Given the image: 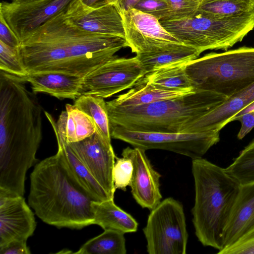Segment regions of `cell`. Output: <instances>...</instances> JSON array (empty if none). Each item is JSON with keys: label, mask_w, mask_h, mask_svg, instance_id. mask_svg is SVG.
<instances>
[{"label": "cell", "mask_w": 254, "mask_h": 254, "mask_svg": "<svg viewBox=\"0 0 254 254\" xmlns=\"http://www.w3.org/2000/svg\"><path fill=\"white\" fill-rule=\"evenodd\" d=\"M149 254H185L189 234L183 206L172 197L151 209L143 229Z\"/></svg>", "instance_id": "9c48e42d"}, {"label": "cell", "mask_w": 254, "mask_h": 254, "mask_svg": "<svg viewBox=\"0 0 254 254\" xmlns=\"http://www.w3.org/2000/svg\"><path fill=\"white\" fill-rule=\"evenodd\" d=\"M160 21L181 43L200 53L209 50L227 51L254 29V9L229 17L214 16L197 10L184 18Z\"/></svg>", "instance_id": "52a82bcc"}, {"label": "cell", "mask_w": 254, "mask_h": 254, "mask_svg": "<svg viewBox=\"0 0 254 254\" xmlns=\"http://www.w3.org/2000/svg\"><path fill=\"white\" fill-rule=\"evenodd\" d=\"M74 0H37L18 3L2 1L0 14L20 42L49 20L65 12Z\"/></svg>", "instance_id": "8fae6325"}, {"label": "cell", "mask_w": 254, "mask_h": 254, "mask_svg": "<svg viewBox=\"0 0 254 254\" xmlns=\"http://www.w3.org/2000/svg\"><path fill=\"white\" fill-rule=\"evenodd\" d=\"M33 93H45L59 99L75 100L79 96L82 77L59 72L28 73L22 77Z\"/></svg>", "instance_id": "ffe728a7"}, {"label": "cell", "mask_w": 254, "mask_h": 254, "mask_svg": "<svg viewBox=\"0 0 254 254\" xmlns=\"http://www.w3.org/2000/svg\"><path fill=\"white\" fill-rule=\"evenodd\" d=\"M65 15L72 23L86 31L125 38L122 16L115 4L91 8L84 5L80 0H74Z\"/></svg>", "instance_id": "2e32d148"}, {"label": "cell", "mask_w": 254, "mask_h": 254, "mask_svg": "<svg viewBox=\"0 0 254 254\" xmlns=\"http://www.w3.org/2000/svg\"><path fill=\"white\" fill-rule=\"evenodd\" d=\"M139 0H118L116 5L122 12L133 8Z\"/></svg>", "instance_id": "f35d334b"}, {"label": "cell", "mask_w": 254, "mask_h": 254, "mask_svg": "<svg viewBox=\"0 0 254 254\" xmlns=\"http://www.w3.org/2000/svg\"><path fill=\"white\" fill-rule=\"evenodd\" d=\"M91 209L94 224L103 229L114 230L123 233L136 232L138 223L129 214L114 203V199L103 201H93Z\"/></svg>", "instance_id": "44dd1931"}, {"label": "cell", "mask_w": 254, "mask_h": 254, "mask_svg": "<svg viewBox=\"0 0 254 254\" xmlns=\"http://www.w3.org/2000/svg\"><path fill=\"white\" fill-rule=\"evenodd\" d=\"M11 1L18 2V3H21V2H26L34 0H10Z\"/></svg>", "instance_id": "ab89813d"}, {"label": "cell", "mask_w": 254, "mask_h": 254, "mask_svg": "<svg viewBox=\"0 0 254 254\" xmlns=\"http://www.w3.org/2000/svg\"><path fill=\"white\" fill-rule=\"evenodd\" d=\"M111 137L147 150L159 149L185 155L192 159L202 156L220 140V131L166 132L134 131L110 125Z\"/></svg>", "instance_id": "ba28073f"}, {"label": "cell", "mask_w": 254, "mask_h": 254, "mask_svg": "<svg viewBox=\"0 0 254 254\" xmlns=\"http://www.w3.org/2000/svg\"><path fill=\"white\" fill-rule=\"evenodd\" d=\"M0 254H30L31 252L27 241H14L0 247Z\"/></svg>", "instance_id": "8d00e7d4"}, {"label": "cell", "mask_w": 254, "mask_h": 254, "mask_svg": "<svg viewBox=\"0 0 254 254\" xmlns=\"http://www.w3.org/2000/svg\"><path fill=\"white\" fill-rule=\"evenodd\" d=\"M68 144L109 197L114 198L116 189L113 171L116 156L111 142L105 141L95 131L80 141Z\"/></svg>", "instance_id": "4fadbf2b"}, {"label": "cell", "mask_w": 254, "mask_h": 254, "mask_svg": "<svg viewBox=\"0 0 254 254\" xmlns=\"http://www.w3.org/2000/svg\"><path fill=\"white\" fill-rule=\"evenodd\" d=\"M65 111V128L67 143L80 141L96 131L90 118L74 105L66 104Z\"/></svg>", "instance_id": "4316f807"}, {"label": "cell", "mask_w": 254, "mask_h": 254, "mask_svg": "<svg viewBox=\"0 0 254 254\" xmlns=\"http://www.w3.org/2000/svg\"><path fill=\"white\" fill-rule=\"evenodd\" d=\"M236 121L241 123V127L237 137L239 139H242L254 127V110L234 118L231 122Z\"/></svg>", "instance_id": "d590c367"}, {"label": "cell", "mask_w": 254, "mask_h": 254, "mask_svg": "<svg viewBox=\"0 0 254 254\" xmlns=\"http://www.w3.org/2000/svg\"><path fill=\"white\" fill-rule=\"evenodd\" d=\"M85 6L96 8L108 4H116L118 0H80Z\"/></svg>", "instance_id": "74e56055"}, {"label": "cell", "mask_w": 254, "mask_h": 254, "mask_svg": "<svg viewBox=\"0 0 254 254\" xmlns=\"http://www.w3.org/2000/svg\"><path fill=\"white\" fill-rule=\"evenodd\" d=\"M227 98L210 91L194 90L142 105H106L110 125L134 131L180 132L185 124L215 108Z\"/></svg>", "instance_id": "5b68a950"}, {"label": "cell", "mask_w": 254, "mask_h": 254, "mask_svg": "<svg viewBox=\"0 0 254 254\" xmlns=\"http://www.w3.org/2000/svg\"><path fill=\"white\" fill-rule=\"evenodd\" d=\"M225 169L240 185L254 182V139Z\"/></svg>", "instance_id": "f1b7e54d"}, {"label": "cell", "mask_w": 254, "mask_h": 254, "mask_svg": "<svg viewBox=\"0 0 254 254\" xmlns=\"http://www.w3.org/2000/svg\"><path fill=\"white\" fill-rule=\"evenodd\" d=\"M194 0L196 1V2H198L200 3V2L203 1V0Z\"/></svg>", "instance_id": "60d3db41"}, {"label": "cell", "mask_w": 254, "mask_h": 254, "mask_svg": "<svg viewBox=\"0 0 254 254\" xmlns=\"http://www.w3.org/2000/svg\"><path fill=\"white\" fill-rule=\"evenodd\" d=\"M195 198L192 223L198 241L220 251L241 185L226 171L202 157L192 159Z\"/></svg>", "instance_id": "277c9868"}, {"label": "cell", "mask_w": 254, "mask_h": 254, "mask_svg": "<svg viewBox=\"0 0 254 254\" xmlns=\"http://www.w3.org/2000/svg\"><path fill=\"white\" fill-rule=\"evenodd\" d=\"M125 38L136 54L157 50L181 43L162 25L159 20L135 8L121 12Z\"/></svg>", "instance_id": "7c38bea8"}, {"label": "cell", "mask_w": 254, "mask_h": 254, "mask_svg": "<svg viewBox=\"0 0 254 254\" xmlns=\"http://www.w3.org/2000/svg\"><path fill=\"white\" fill-rule=\"evenodd\" d=\"M218 254H254V226Z\"/></svg>", "instance_id": "d6a6232c"}, {"label": "cell", "mask_w": 254, "mask_h": 254, "mask_svg": "<svg viewBox=\"0 0 254 254\" xmlns=\"http://www.w3.org/2000/svg\"><path fill=\"white\" fill-rule=\"evenodd\" d=\"M193 91L170 90L139 81L127 92L106 103L115 106H139L183 96Z\"/></svg>", "instance_id": "603a6c76"}, {"label": "cell", "mask_w": 254, "mask_h": 254, "mask_svg": "<svg viewBox=\"0 0 254 254\" xmlns=\"http://www.w3.org/2000/svg\"><path fill=\"white\" fill-rule=\"evenodd\" d=\"M0 41L5 44L18 48L21 42L9 27L2 16L0 14Z\"/></svg>", "instance_id": "e575fe53"}, {"label": "cell", "mask_w": 254, "mask_h": 254, "mask_svg": "<svg viewBox=\"0 0 254 254\" xmlns=\"http://www.w3.org/2000/svg\"><path fill=\"white\" fill-rule=\"evenodd\" d=\"M36 227L34 213L23 196L0 190V247L27 241Z\"/></svg>", "instance_id": "5bb4252c"}, {"label": "cell", "mask_w": 254, "mask_h": 254, "mask_svg": "<svg viewBox=\"0 0 254 254\" xmlns=\"http://www.w3.org/2000/svg\"><path fill=\"white\" fill-rule=\"evenodd\" d=\"M126 47L125 38L86 31L62 12L21 41L18 49L28 73L59 72L83 77Z\"/></svg>", "instance_id": "6da1fadb"}, {"label": "cell", "mask_w": 254, "mask_h": 254, "mask_svg": "<svg viewBox=\"0 0 254 254\" xmlns=\"http://www.w3.org/2000/svg\"><path fill=\"white\" fill-rule=\"evenodd\" d=\"M200 54L193 47L177 43L155 51L137 54L135 57L146 74L163 65L189 62L197 58Z\"/></svg>", "instance_id": "7402d4cb"}, {"label": "cell", "mask_w": 254, "mask_h": 254, "mask_svg": "<svg viewBox=\"0 0 254 254\" xmlns=\"http://www.w3.org/2000/svg\"><path fill=\"white\" fill-rule=\"evenodd\" d=\"M145 74L136 57L115 55L82 77L79 94L108 98L132 87Z\"/></svg>", "instance_id": "30bf717a"}, {"label": "cell", "mask_w": 254, "mask_h": 254, "mask_svg": "<svg viewBox=\"0 0 254 254\" xmlns=\"http://www.w3.org/2000/svg\"><path fill=\"white\" fill-rule=\"evenodd\" d=\"M26 82L0 71V189L21 196L42 138V108Z\"/></svg>", "instance_id": "7a4b0ae2"}, {"label": "cell", "mask_w": 254, "mask_h": 254, "mask_svg": "<svg viewBox=\"0 0 254 254\" xmlns=\"http://www.w3.org/2000/svg\"><path fill=\"white\" fill-rule=\"evenodd\" d=\"M186 71L194 90L228 98L254 83V48L207 54L188 63Z\"/></svg>", "instance_id": "8992f818"}, {"label": "cell", "mask_w": 254, "mask_h": 254, "mask_svg": "<svg viewBox=\"0 0 254 254\" xmlns=\"http://www.w3.org/2000/svg\"><path fill=\"white\" fill-rule=\"evenodd\" d=\"M116 160L113 171L114 186L116 189L125 191L131 182L133 169L132 163L130 159L123 156L122 158L116 156Z\"/></svg>", "instance_id": "4dcf8cb0"}, {"label": "cell", "mask_w": 254, "mask_h": 254, "mask_svg": "<svg viewBox=\"0 0 254 254\" xmlns=\"http://www.w3.org/2000/svg\"><path fill=\"white\" fill-rule=\"evenodd\" d=\"M51 125L57 140L56 154L71 179L93 201L100 202L112 199L66 142L64 121L60 120L56 123L53 122Z\"/></svg>", "instance_id": "e0dca14e"}, {"label": "cell", "mask_w": 254, "mask_h": 254, "mask_svg": "<svg viewBox=\"0 0 254 254\" xmlns=\"http://www.w3.org/2000/svg\"><path fill=\"white\" fill-rule=\"evenodd\" d=\"M93 201L71 179L57 154L37 163L31 173L28 204L48 224L74 229L94 224Z\"/></svg>", "instance_id": "3957f363"}, {"label": "cell", "mask_w": 254, "mask_h": 254, "mask_svg": "<svg viewBox=\"0 0 254 254\" xmlns=\"http://www.w3.org/2000/svg\"><path fill=\"white\" fill-rule=\"evenodd\" d=\"M254 9V0H203L197 10L217 17L239 15Z\"/></svg>", "instance_id": "83f0119b"}, {"label": "cell", "mask_w": 254, "mask_h": 254, "mask_svg": "<svg viewBox=\"0 0 254 254\" xmlns=\"http://www.w3.org/2000/svg\"><path fill=\"white\" fill-rule=\"evenodd\" d=\"M170 11V16L166 20H177L195 13L199 3L194 0H165Z\"/></svg>", "instance_id": "1f68e13d"}, {"label": "cell", "mask_w": 254, "mask_h": 254, "mask_svg": "<svg viewBox=\"0 0 254 254\" xmlns=\"http://www.w3.org/2000/svg\"><path fill=\"white\" fill-rule=\"evenodd\" d=\"M18 48L9 46L0 41V70L24 77L28 73L22 62Z\"/></svg>", "instance_id": "f546056e"}, {"label": "cell", "mask_w": 254, "mask_h": 254, "mask_svg": "<svg viewBox=\"0 0 254 254\" xmlns=\"http://www.w3.org/2000/svg\"><path fill=\"white\" fill-rule=\"evenodd\" d=\"M133 8L159 20L167 19L170 16L169 9L165 0H139Z\"/></svg>", "instance_id": "836d02e7"}, {"label": "cell", "mask_w": 254, "mask_h": 254, "mask_svg": "<svg viewBox=\"0 0 254 254\" xmlns=\"http://www.w3.org/2000/svg\"><path fill=\"white\" fill-rule=\"evenodd\" d=\"M254 102V83L228 97L221 105L185 124L181 132L219 131L239 112Z\"/></svg>", "instance_id": "ac0fdd59"}, {"label": "cell", "mask_w": 254, "mask_h": 254, "mask_svg": "<svg viewBox=\"0 0 254 254\" xmlns=\"http://www.w3.org/2000/svg\"><path fill=\"white\" fill-rule=\"evenodd\" d=\"M73 105L90 118L96 132L105 141L111 142L109 119L104 99L82 95L74 100Z\"/></svg>", "instance_id": "d4e9b609"}, {"label": "cell", "mask_w": 254, "mask_h": 254, "mask_svg": "<svg viewBox=\"0 0 254 254\" xmlns=\"http://www.w3.org/2000/svg\"><path fill=\"white\" fill-rule=\"evenodd\" d=\"M145 150L129 147L123 149L122 155L130 159L133 165V172L129 186L132 195L142 208L150 210L160 202L162 195L160 190L161 175L152 166Z\"/></svg>", "instance_id": "9a60e30c"}, {"label": "cell", "mask_w": 254, "mask_h": 254, "mask_svg": "<svg viewBox=\"0 0 254 254\" xmlns=\"http://www.w3.org/2000/svg\"><path fill=\"white\" fill-rule=\"evenodd\" d=\"M254 226V182L240 186L225 229L223 249L233 243Z\"/></svg>", "instance_id": "d6986e66"}, {"label": "cell", "mask_w": 254, "mask_h": 254, "mask_svg": "<svg viewBox=\"0 0 254 254\" xmlns=\"http://www.w3.org/2000/svg\"><path fill=\"white\" fill-rule=\"evenodd\" d=\"M75 254H126L124 233L114 230H105L100 235L90 239Z\"/></svg>", "instance_id": "484cf974"}, {"label": "cell", "mask_w": 254, "mask_h": 254, "mask_svg": "<svg viewBox=\"0 0 254 254\" xmlns=\"http://www.w3.org/2000/svg\"><path fill=\"white\" fill-rule=\"evenodd\" d=\"M188 63L162 66L146 73L139 81L170 90H194L186 71Z\"/></svg>", "instance_id": "cb8c5ba5"}]
</instances>
